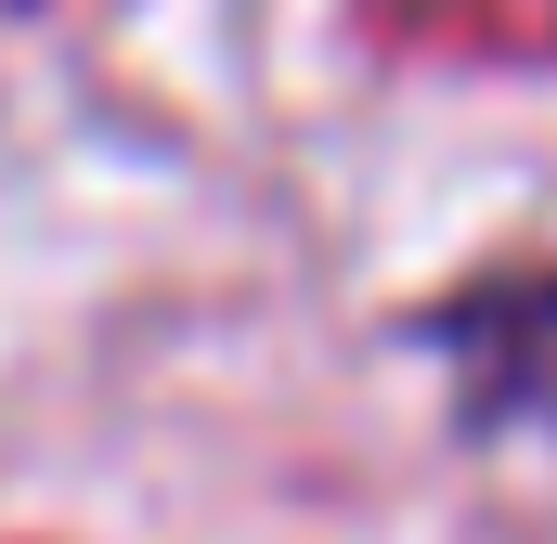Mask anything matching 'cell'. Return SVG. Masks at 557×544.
<instances>
[{"instance_id": "obj_1", "label": "cell", "mask_w": 557, "mask_h": 544, "mask_svg": "<svg viewBox=\"0 0 557 544\" xmlns=\"http://www.w3.org/2000/svg\"><path fill=\"white\" fill-rule=\"evenodd\" d=\"M416 337L454 363L467 428H557V247L441 285L416 311Z\"/></svg>"}, {"instance_id": "obj_2", "label": "cell", "mask_w": 557, "mask_h": 544, "mask_svg": "<svg viewBox=\"0 0 557 544\" xmlns=\"http://www.w3.org/2000/svg\"><path fill=\"white\" fill-rule=\"evenodd\" d=\"M363 52L441 78H557V0H350Z\"/></svg>"}]
</instances>
